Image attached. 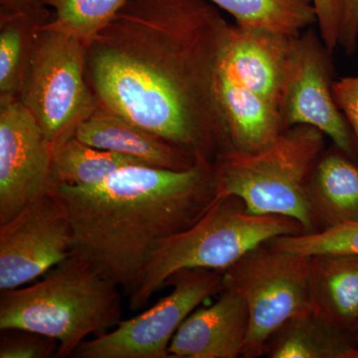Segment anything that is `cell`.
I'll return each instance as SVG.
<instances>
[{
    "mask_svg": "<svg viewBox=\"0 0 358 358\" xmlns=\"http://www.w3.org/2000/svg\"><path fill=\"white\" fill-rule=\"evenodd\" d=\"M230 25L207 0H129L87 45L96 108L213 164L232 150L217 95Z\"/></svg>",
    "mask_w": 358,
    "mask_h": 358,
    "instance_id": "obj_1",
    "label": "cell"
},
{
    "mask_svg": "<svg viewBox=\"0 0 358 358\" xmlns=\"http://www.w3.org/2000/svg\"><path fill=\"white\" fill-rule=\"evenodd\" d=\"M72 225L73 255L124 289L136 291L159 245L187 229L216 196L213 164L187 171L122 167L100 185H56Z\"/></svg>",
    "mask_w": 358,
    "mask_h": 358,
    "instance_id": "obj_2",
    "label": "cell"
},
{
    "mask_svg": "<svg viewBox=\"0 0 358 358\" xmlns=\"http://www.w3.org/2000/svg\"><path fill=\"white\" fill-rule=\"evenodd\" d=\"M41 278L1 292L0 331L25 329L55 339V358H65L122 322L121 289L80 257L70 256Z\"/></svg>",
    "mask_w": 358,
    "mask_h": 358,
    "instance_id": "obj_3",
    "label": "cell"
},
{
    "mask_svg": "<svg viewBox=\"0 0 358 358\" xmlns=\"http://www.w3.org/2000/svg\"><path fill=\"white\" fill-rule=\"evenodd\" d=\"M324 150L326 136L300 124L285 129L262 150H228L213 164L216 196L239 197L251 213L293 218L310 234L315 226L306 187Z\"/></svg>",
    "mask_w": 358,
    "mask_h": 358,
    "instance_id": "obj_4",
    "label": "cell"
},
{
    "mask_svg": "<svg viewBox=\"0 0 358 358\" xmlns=\"http://www.w3.org/2000/svg\"><path fill=\"white\" fill-rule=\"evenodd\" d=\"M303 233V226L293 218L251 213L239 197H218L196 223L159 245L129 296V305L134 310L147 306L178 271L202 268L223 272L258 245Z\"/></svg>",
    "mask_w": 358,
    "mask_h": 358,
    "instance_id": "obj_5",
    "label": "cell"
},
{
    "mask_svg": "<svg viewBox=\"0 0 358 358\" xmlns=\"http://www.w3.org/2000/svg\"><path fill=\"white\" fill-rule=\"evenodd\" d=\"M86 50L74 35L40 28L20 101L52 148L74 136L96 109L85 78Z\"/></svg>",
    "mask_w": 358,
    "mask_h": 358,
    "instance_id": "obj_6",
    "label": "cell"
},
{
    "mask_svg": "<svg viewBox=\"0 0 358 358\" xmlns=\"http://www.w3.org/2000/svg\"><path fill=\"white\" fill-rule=\"evenodd\" d=\"M308 258L267 241L223 271V288L239 294L249 310L242 357H264L275 331L294 315L310 310Z\"/></svg>",
    "mask_w": 358,
    "mask_h": 358,
    "instance_id": "obj_7",
    "label": "cell"
},
{
    "mask_svg": "<svg viewBox=\"0 0 358 358\" xmlns=\"http://www.w3.org/2000/svg\"><path fill=\"white\" fill-rule=\"evenodd\" d=\"M166 286H173V291L154 307L87 339L72 357L171 358L169 348L174 334L193 310L222 291L223 274L209 268H185L171 275Z\"/></svg>",
    "mask_w": 358,
    "mask_h": 358,
    "instance_id": "obj_8",
    "label": "cell"
},
{
    "mask_svg": "<svg viewBox=\"0 0 358 358\" xmlns=\"http://www.w3.org/2000/svg\"><path fill=\"white\" fill-rule=\"evenodd\" d=\"M331 55L313 28L294 38L280 114L285 129L300 124L317 129L357 160V138L334 100Z\"/></svg>",
    "mask_w": 358,
    "mask_h": 358,
    "instance_id": "obj_9",
    "label": "cell"
},
{
    "mask_svg": "<svg viewBox=\"0 0 358 358\" xmlns=\"http://www.w3.org/2000/svg\"><path fill=\"white\" fill-rule=\"evenodd\" d=\"M72 225L55 193L0 224V291L31 284L73 255Z\"/></svg>",
    "mask_w": 358,
    "mask_h": 358,
    "instance_id": "obj_10",
    "label": "cell"
},
{
    "mask_svg": "<svg viewBox=\"0 0 358 358\" xmlns=\"http://www.w3.org/2000/svg\"><path fill=\"white\" fill-rule=\"evenodd\" d=\"M52 147L20 100L0 103V224L54 192Z\"/></svg>",
    "mask_w": 358,
    "mask_h": 358,
    "instance_id": "obj_11",
    "label": "cell"
},
{
    "mask_svg": "<svg viewBox=\"0 0 358 358\" xmlns=\"http://www.w3.org/2000/svg\"><path fill=\"white\" fill-rule=\"evenodd\" d=\"M293 41L266 30L230 25L221 69L279 109Z\"/></svg>",
    "mask_w": 358,
    "mask_h": 358,
    "instance_id": "obj_12",
    "label": "cell"
},
{
    "mask_svg": "<svg viewBox=\"0 0 358 358\" xmlns=\"http://www.w3.org/2000/svg\"><path fill=\"white\" fill-rule=\"evenodd\" d=\"M249 333V310L239 294L223 288L215 303L197 308L169 345L171 357L238 358Z\"/></svg>",
    "mask_w": 358,
    "mask_h": 358,
    "instance_id": "obj_13",
    "label": "cell"
},
{
    "mask_svg": "<svg viewBox=\"0 0 358 358\" xmlns=\"http://www.w3.org/2000/svg\"><path fill=\"white\" fill-rule=\"evenodd\" d=\"M74 136L92 147L134 157L159 169L187 171L197 164L180 148L126 117L101 108L81 122Z\"/></svg>",
    "mask_w": 358,
    "mask_h": 358,
    "instance_id": "obj_14",
    "label": "cell"
},
{
    "mask_svg": "<svg viewBox=\"0 0 358 358\" xmlns=\"http://www.w3.org/2000/svg\"><path fill=\"white\" fill-rule=\"evenodd\" d=\"M308 257L310 310L352 338L358 324V255L324 253Z\"/></svg>",
    "mask_w": 358,
    "mask_h": 358,
    "instance_id": "obj_15",
    "label": "cell"
},
{
    "mask_svg": "<svg viewBox=\"0 0 358 358\" xmlns=\"http://www.w3.org/2000/svg\"><path fill=\"white\" fill-rule=\"evenodd\" d=\"M357 162L334 145L317 159L306 187L313 233L358 222Z\"/></svg>",
    "mask_w": 358,
    "mask_h": 358,
    "instance_id": "obj_16",
    "label": "cell"
},
{
    "mask_svg": "<svg viewBox=\"0 0 358 358\" xmlns=\"http://www.w3.org/2000/svg\"><path fill=\"white\" fill-rule=\"evenodd\" d=\"M217 95L232 150H262L286 129L275 105L238 83L221 67Z\"/></svg>",
    "mask_w": 358,
    "mask_h": 358,
    "instance_id": "obj_17",
    "label": "cell"
},
{
    "mask_svg": "<svg viewBox=\"0 0 358 358\" xmlns=\"http://www.w3.org/2000/svg\"><path fill=\"white\" fill-rule=\"evenodd\" d=\"M270 358H358V346L350 336L336 331L312 310L294 315L268 339Z\"/></svg>",
    "mask_w": 358,
    "mask_h": 358,
    "instance_id": "obj_18",
    "label": "cell"
},
{
    "mask_svg": "<svg viewBox=\"0 0 358 358\" xmlns=\"http://www.w3.org/2000/svg\"><path fill=\"white\" fill-rule=\"evenodd\" d=\"M229 13L240 27L256 28L282 36H300L315 23L313 0H207Z\"/></svg>",
    "mask_w": 358,
    "mask_h": 358,
    "instance_id": "obj_19",
    "label": "cell"
},
{
    "mask_svg": "<svg viewBox=\"0 0 358 358\" xmlns=\"http://www.w3.org/2000/svg\"><path fill=\"white\" fill-rule=\"evenodd\" d=\"M134 164L148 166L134 157L92 147L75 136L52 148L55 185L87 187L100 185L115 171Z\"/></svg>",
    "mask_w": 358,
    "mask_h": 358,
    "instance_id": "obj_20",
    "label": "cell"
},
{
    "mask_svg": "<svg viewBox=\"0 0 358 358\" xmlns=\"http://www.w3.org/2000/svg\"><path fill=\"white\" fill-rule=\"evenodd\" d=\"M43 21L24 14L0 13V103L20 100Z\"/></svg>",
    "mask_w": 358,
    "mask_h": 358,
    "instance_id": "obj_21",
    "label": "cell"
},
{
    "mask_svg": "<svg viewBox=\"0 0 358 358\" xmlns=\"http://www.w3.org/2000/svg\"><path fill=\"white\" fill-rule=\"evenodd\" d=\"M129 0H42L54 9L50 22L42 26L74 35L85 44L95 38Z\"/></svg>",
    "mask_w": 358,
    "mask_h": 358,
    "instance_id": "obj_22",
    "label": "cell"
},
{
    "mask_svg": "<svg viewBox=\"0 0 358 358\" xmlns=\"http://www.w3.org/2000/svg\"><path fill=\"white\" fill-rule=\"evenodd\" d=\"M270 241L278 248L303 256L324 253L358 255V222L341 224L310 234L280 236Z\"/></svg>",
    "mask_w": 358,
    "mask_h": 358,
    "instance_id": "obj_23",
    "label": "cell"
},
{
    "mask_svg": "<svg viewBox=\"0 0 358 358\" xmlns=\"http://www.w3.org/2000/svg\"><path fill=\"white\" fill-rule=\"evenodd\" d=\"M55 339L20 329H1L0 358L55 357L58 350Z\"/></svg>",
    "mask_w": 358,
    "mask_h": 358,
    "instance_id": "obj_24",
    "label": "cell"
},
{
    "mask_svg": "<svg viewBox=\"0 0 358 358\" xmlns=\"http://www.w3.org/2000/svg\"><path fill=\"white\" fill-rule=\"evenodd\" d=\"M317 11L320 37L331 52L338 46L343 20V0H313Z\"/></svg>",
    "mask_w": 358,
    "mask_h": 358,
    "instance_id": "obj_25",
    "label": "cell"
},
{
    "mask_svg": "<svg viewBox=\"0 0 358 358\" xmlns=\"http://www.w3.org/2000/svg\"><path fill=\"white\" fill-rule=\"evenodd\" d=\"M334 100L350 124L358 145V76L343 77L333 84Z\"/></svg>",
    "mask_w": 358,
    "mask_h": 358,
    "instance_id": "obj_26",
    "label": "cell"
},
{
    "mask_svg": "<svg viewBox=\"0 0 358 358\" xmlns=\"http://www.w3.org/2000/svg\"><path fill=\"white\" fill-rule=\"evenodd\" d=\"M343 11L338 46L352 55L358 46V0H343Z\"/></svg>",
    "mask_w": 358,
    "mask_h": 358,
    "instance_id": "obj_27",
    "label": "cell"
},
{
    "mask_svg": "<svg viewBox=\"0 0 358 358\" xmlns=\"http://www.w3.org/2000/svg\"><path fill=\"white\" fill-rule=\"evenodd\" d=\"M0 13L24 14L38 18L46 24L53 17L42 0H0Z\"/></svg>",
    "mask_w": 358,
    "mask_h": 358,
    "instance_id": "obj_28",
    "label": "cell"
},
{
    "mask_svg": "<svg viewBox=\"0 0 358 358\" xmlns=\"http://www.w3.org/2000/svg\"><path fill=\"white\" fill-rule=\"evenodd\" d=\"M352 338L353 339V341H355V343H357V345L358 346V324L357 327H355V331H353Z\"/></svg>",
    "mask_w": 358,
    "mask_h": 358,
    "instance_id": "obj_29",
    "label": "cell"
}]
</instances>
